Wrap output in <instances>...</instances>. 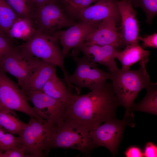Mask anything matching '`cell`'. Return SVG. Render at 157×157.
I'll list each match as a JSON object with an SVG mask.
<instances>
[{
	"label": "cell",
	"instance_id": "6da1fadb",
	"mask_svg": "<svg viewBox=\"0 0 157 157\" xmlns=\"http://www.w3.org/2000/svg\"><path fill=\"white\" fill-rule=\"evenodd\" d=\"M120 106L111 83L106 82L86 94H73L66 104L65 120L74 122L90 131L116 118Z\"/></svg>",
	"mask_w": 157,
	"mask_h": 157
},
{
	"label": "cell",
	"instance_id": "7a4b0ae2",
	"mask_svg": "<svg viewBox=\"0 0 157 157\" xmlns=\"http://www.w3.org/2000/svg\"><path fill=\"white\" fill-rule=\"evenodd\" d=\"M149 60L148 58L139 61L140 67L136 70L118 68L109 72L115 95L120 105L125 108L124 116L129 117L133 113L130 109L138 94L152 83L146 68Z\"/></svg>",
	"mask_w": 157,
	"mask_h": 157
},
{
	"label": "cell",
	"instance_id": "3957f363",
	"mask_svg": "<svg viewBox=\"0 0 157 157\" xmlns=\"http://www.w3.org/2000/svg\"><path fill=\"white\" fill-rule=\"evenodd\" d=\"M58 126L41 119L30 117L19 137L22 146L32 157H43L52 149Z\"/></svg>",
	"mask_w": 157,
	"mask_h": 157
},
{
	"label": "cell",
	"instance_id": "277c9868",
	"mask_svg": "<svg viewBox=\"0 0 157 157\" xmlns=\"http://www.w3.org/2000/svg\"><path fill=\"white\" fill-rule=\"evenodd\" d=\"M58 34L50 36L38 32L20 46L32 56L41 60L59 67L63 73L65 82L69 90L74 87L70 83L69 74L64 65L63 56L58 43Z\"/></svg>",
	"mask_w": 157,
	"mask_h": 157
},
{
	"label": "cell",
	"instance_id": "5b68a950",
	"mask_svg": "<svg viewBox=\"0 0 157 157\" xmlns=\"http://www.w3.org/2000/svg\"><path fill=\"white\" fill-rule=\"evenodd\" d=\"M76 23L64 13L58 1L51 0L36 9L33 25L37 32L54 36L62 28Z\"/></svg>",
	"mask_w": 157,
	"mask_h": 157
},
{
	"label": "cell",
	"instance_id": "8992f818",
	"mask_svg": "<svg viewBox=\"0 0 157 157\" xmlns=\"http://www.w3.org/2000/svg\"><path fill=\"white\" fill-rule=\"evenodd\" d=\"M96 147L90 137L89 131L77 123L65 119L58 127L52 149H72L84 154L89 153Z\"/></svg>",
	"mask_w": 157,
	"mask_h": 157
},
{
	"label": "cell",
	"instance_id": "52a82bcc",
	"mask_svg": "<svg viewBox=\"0 0 157 157\" xmlns=\"http://www.w3.org/2000/svg\"><path fill=\"white\" fill-rule=\"evenodd\" d=\"M134 119L133 113L129 117L124 116L122 120L111 119L89 131L94 145L96 147H106L115 156L118 153L126 127L134 126Z\"/></svg>",
	"mask_w": 157,
	"mask_h": 157
},
{
	"label": "cell",
	"instance_id": "ba28073f",
	"mask_svg": "<svg viewBox=\"0 0 157 157\" xmlns=\"http://www.w3.org/2000/svg\"><path fill=\"white\" fill-rule=\"evenodd\" d=\"M76 63V67L74 73L69 75V81L78 92L83 88L89 89L90 91L96 90L110 79L111 74L99 68L94 63L84 56L79 58L73 56Z\"/></svg>",
	"mask_w": 157,
	"mask_h": 157
},
{
	"label": "cell",
	"instance_id": "9c48e42d",
	"mask_svg": "<svg viewBox=\"0 0 157 157\" xmlns=\"http://www.w3.org/2000/svg\"><path fill=\"white\" fill-rule=\"evenodd\" d=\"M41 61L17 46L0 63V72L15 77L22 88Z\"/></svg>",
	"mask_w": 157,
	"mask_h": 157
},
{
	"label": "cell",
	"instance_id": "30bf717a",
	"mask_svg": "<svg viewBox=\"0 0 157 157\" xmlns=\"http://www.w3.org/2000/svg\"><path fill=\"white\" fill-rule=\"evenodd\" d=\"M40 119L58 127L64 122L66 104L47 95L42 91L24 92Z\"/></svg>",
	"mask_w": 157,
	"mask_h": 157
},
{
	"label": "cell",
	"instance_id": "8fae6325",
	"mask_svg": "<svg viewBox=\"0 0 157 157\" xmlns=\"http://www.w3.org/2000/svg\"><path fill=\"white\" fill-rule=\"evenodd\" d=\"M6 73L0 72V102L2 106L14 111L23 113L30 117L40 119L28 103L24 91Z\"/></svg>",
	"mask_w": 157,
	"mask_h": 157
},
{
	"label": "cell",
	"instance_id": "7c38bea8",
	"mask_svg": "<svg viewBox=\"0 0 157 157\" xmlns=\"http://www.w3.org/2000/svg\"><path fill=\"white\" fill-rule=\"evenodd\" d=\"M102 21L97 22L80 21L66 30L60 31L58 33L59 41L62 47V51L64 57L72 49L73 51L71 55L74 56L87 37L97 28Z\"/></svg>",
	"mask_w": 157,
	"mask_h": 157
},
{
	"label": "cell",
	"instance_id": "4fadbf2b",
	"mask_svg": "<svg viewBox=\"0 0 157 157\" xmlns=\"http://www.w3.org/2000/svg\"><path fill=\"white\" fill-rule=\"evenodd\" d=\"M121 16V26L119 31L120 46L139 44L140 30L137 13L130 1L116 0Z\"/></svg>",
	"mask_w": 157,
	"mask_h": 157
},
{
	"label": "cell",
	"instance_id": "5bb4252c",
	"mask_svg": "<svg viewBox=\"0 0 157 157\" xmlns=\"http://www.w3.org/2000/svg\"><path fill=\"white\" fill-rule=\"evenodd\" d=\"M80 21L97 22L108 18L120 23L121 16L116 0H99L81 10L78 17Z\"/></svg>",
	"mask_w": 157,
	"mask_h": 157
},
{
	"label": "cell",
	"instance_id": "9a60e30c",
	"mask_svg": "<svg viewBox=\"0 0 157 157\" xmlns=\"http://www.w3.org/2000/svg\"><path fill=\"white\" fill-rule=\"evenodd\" d=\"M118 50L116 47L110 45H82L78 49L75 55L77 56L81 52L90 61L105 66L109 72H111L118 68L115 60V54Z\"/></svg>",
	"mask_w": 157,
	"mask_h": 157
},
{
	"label": "cell",
	"instance_id": "2e32d148",
	"mask_svg": "<svg viewBox=\"0 0 157 157\" xmlns=\"http://www.w3.org/2000/svg\"><path fill=\"white\" fill-rule=\"evenodd\" d=\"M116 24L113 19L104 20L87 37L82 45H110L118 47L120 46V39Z\"/></svg>",
	"mask_w": 157,
	"mask_h": 157
},
{
	"label": "cell",
	"instance_id": "e0dca14e",
	"mask_svg": "<svg viewBox=\"0 0 157 157\" xmlns=\"http://www.w3.org/2000/svg\"><path fill=\"white\" fill-rule=\"evenodd\" d=\"M57 66L53 64L42 60L21 89L24 92L42 91L47 81L56 73Z\"/></svg>",
	"mask_w": 157,
	"mask_h": 157
},
{
	"label": "cell",
	"instance_id": "ac0fdd59",
	"mask_svg": "<svg viewBox=\"0 0 157 157\" xmlns=\"http://www.w3.org/2000/svg\"><path fill=\"white\" fill-rule=\"evenodd\" d=\"M150 54L149 51L144 49L139 44H133L127 45L122 51L118 50L115 57L121 63V69L127 70L137 62L148 58Z\"/></svg>",
	"mask_w": 157,
	"mask_h": 157
},
{
	"label": "cell",
	"instance_id": "d6986e66",
	"mask_svg": "<svg viewBox=\"0 0 157 157\" xmlns=\"http://www.w3.org/2000/svg\"><path fill=\"white\" fill-rule=\"evenodd\" d=\"M42 91L49 96L66 104L74 94L71 92L65 83L57 76L56 73L47 81Z\"/></svg>",
	"mask_w": 157,
	"mask_h": 157
},
{
	"label": "cell",
	"instance_id": "ffe728a7",
	"mask_svg": "<svg viewBox=\"0 0 157 157\" xmlns=\"http://www.w3.org/2000/svg\"><path fill=\"white\" fill-rule=\"evenodd\" d=\"M26 125L14 111L3 106L0 110V128L5 131L19 136Z\"/></svg>",
	"mask_w": 157,
	"mask_h": 157
},
{
	"label": "cell",
	"instance_id": "44dd1931",
	"mask_svg": "<svg viewBox=\"0 0 157 157\" xmlns=\"http://www.w3.org/2000/svg\"><path fill=\"white\" fill-rule=\"evenodd\" d=\"M36 31L33 24L28 19L19 17L5 33L11 40L28 41L35 33Z\"/></svg>",
	"mask_w": 157,
	"mask_h": 157
},
{
	"label": "cell",
	"instance_id": "7402d4cb",
	"mask_svg": "<svg viewBox=\"0 0 157 157\" xmlns=\"http://www.w3.org/2000/svg\"><path fill=\"white\" fill-rule=\"evenodd\" d=\"M145 89L146 94L142 100L138 103H134L130 109L131 113L138 111L157 115V83H152Z\"/></svg>",
	"mask_w": 157,
	"mask_h": 157
},
{
	"label": "cell",
	"instance_id": "603a6c76",
	"mask_svg": "<svg viewBox=\"0 0 157 157\" xmlns=\"http://www.w3.org/2000/svg\"><path fill=\"white\" fill-rule=\"evenodd\" d=\"M6 0L20 17L28 19L33 25L36 10L29 0Z\"/></svg>",
	"mask_w": 157,
	"mask_h": 157
},
{
	"label": "cell",
	"instance_id": "cb8c5ba5",
	"mask_svg": "<svg viewBox=\"0 0 157 157\" xmlns=\"http://www.w3.org/2000/svg\"><path fill=\"white\" fill-rule=\"evenodd\" d=\"M19 17L6 0H0V28L6 33Z\"/></svg>",
	"mask_w": 157,
	"mask_h": 157
},
{
	"label": "cell",
	"instance_id": "d4e9b609",
	"mask_svg": "<svg viewBox=\"0 0 157 157\" xmlns=\"http://www.w3.org/2000/svg\"><path fill=\"white\" fill-rule=\"evenodd\" d=\"M132 6L141 8L146 15V22L151 24L157 14V0H129Z\"/></svg>",
	"mask_w": 157,
	"mask_h": 157
},
{
	"label": "cell",
	"instance_id": "484cf974",
	"mask_svg": "<svg viewBox=\"0 0 157 157\" xmlns=\"http://www.w3.org/2000/svg\"><path fill=\"white\" fill-rule=\"evenodd\" d=\"M99 0H68L67 3L63 5L66 12L72 19V18H77L79 13L83 9Z\"/></svg>",
	"mask_w": 157,
	"mask_h": 157
},
{
	"label": "cell",
	"instance_id": "4316f807",
	"mask_svg": "<svg viewBox=\"0 0 157 157\" xmlns=\"http://www.w3.org/2000/svg\"><path fill=\"white\" fill-rule=\"evenodd\" d=\"M22 147L18 136H15L0 128V149L2 151Z\"/></svg>",
	"mask_w": 157,
	"mask_h": 157
},
{
	"label": "cell",
	"instance_id": "83f0119b",
	"mask_svg": "<svg viewBox=\"0 0 157 157\" xmlns=\"http://www.w3.org/2000/svg\"><path fill=\"white\" fill-rule=\"evenodd\" d=\"M17 46L14 43L13 40L9 38L0 28V63Z\"/></svg>",
	"mask_w": 157,
	"mask_h": 157
},
{
	"label": "cell",
	"instance_id": "f1b7e54d",
	"mask_svg": "<svg viewBox=\"0 0 157 157\" xmlns=\"http://www.w3.org/2000/svg\"><path fill=\"white\" fill-rule=\"evenodd\" d=\"M32 157L26 152L24 148L20 147L10 149L0 152V157Z\"/></svg>",
	"mask_w": 157,
	"mask_h": 157
},
{
	"label": "cell",
	"instance_id": "f546056e",
	"mask_svg": "<svg viewBox=\"0 0 157 157\" xmlns=\"http://www.w3.org/2000/svg\"><path fill=\"white\" fill-rule=\"evenodd\" d=\"M139 40L143 42L142 47L157 48V33H155L150 35H146L144 36H139Z\"/></svg>",
	"mask_w": 157,
	"mask_h": 157
},
{
	"label": "cell",
	"instance_id": "4dcf8cb0",
	"mask_svg": "<svg viewBox=\"0 0 157 157\" xmlns=\"http://www.w3.org/2000/svg\"><path fill=\"white\" fill-rule=\"evenodd\" d=\"M144 156L146 157H157V147L153 143H147L144 147L143 152Z\"/></svg>",
	"mask_w": 157,
	"mask_h": 157
},
{
	"label": "cell",
	"instance_id": "1f68e13d",
	"mask_svg": "<svg viewBox=\"0 0 157 157\" xmlns=\"http://www.w3.org/2000/svg\"><path fill=\"white\" fill-rule=\"evenodd\" d=\"M124 154L127 157H143V152L139 147L135 146H131L125 151Z\"/></svg>",
	"mask_w": 157,
	"mask_h": 157
},
{
	"label": "cell",
	"instance_id": "d6a6232c",
	"mask_svg": "<svg viewBox=\"0 0 157 157\" xmlns=\"http://www.w3.org/2000/svg\"><path fill=\"white\" fill-rule=\"evenodd\" d=\"M36 9L51 0H29Z\"/></svg>",
	"mask_w": 157,
	"mask_h": 157
},
{
	"label": "cell",
	"instance_id": "836d02e7",
	"mask_svg": "<svg viewBox=\"0 0 157 157\" xmlns=\"http://www.w3.org/2000/svg\"><path fill=\"white\" fill-rule=\"evenodd\" d=\"M58 1L60 4H62L65 3H67L68 2V0H57Z\"/></svg>",
	"mask_w": 157,
	"mask_h": 157
},
{
	"label": "cell",
	"instance_id": "e575fe53",
	"mask_svg": "<svg viewBox=\"0 0 157 157\" xmlns=\"http://www.w3.org/2000/svg\"><path fill=\"white\" fill-rule=\"evenodd\" d=\"M3 107V106L1 105V103L0 102V110H1V109Z\"/></svg>",
	"mask_w": 157,
	"mask_h": 157
},
{
	"label": "cell",
	"instance_id": "d590c367",
	"mask_svg": "<svg viewBox=\"0 0 157 157\" xmlns=\"http://www.w3.org/2000/svg\"><path fill=\"white\" fill-rule=\"evenodd\" d=\"M122 0L124 1H127L129 0Z\"/></svg>",
	"mask_w": 157,
	"mask_h": 157
},
{
	"label": "cell",
	"instance_id": "8d00e7d4",
	"mask_svg": "<svg viewBox=\"0 0 157 157\" xmlns=\"http://www.w3.org/2000/svg\"><path fill=\"white\" fill-rule=\"evenodd\" d=\"M2 151L0 149V152Z\"/></svg>",
	"mask_w": 157,
	"mask_h": 157
}]
</instances>
